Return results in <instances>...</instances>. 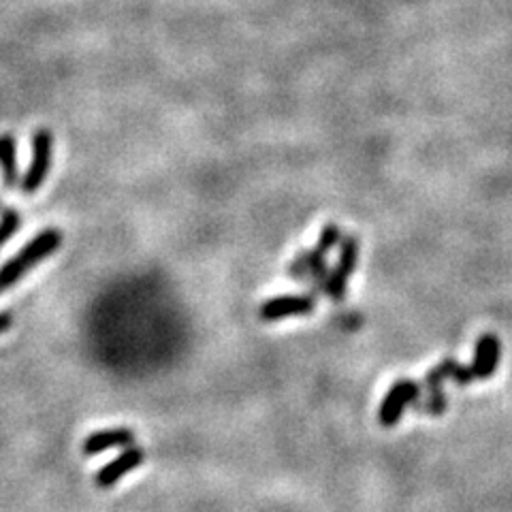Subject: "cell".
<instances>
[{
  "instance_id": "obj_1",
  "label": "cell",
  "mask_w": 512,
  "mask_h": 512,
  "mask_svg": "<svg viewBox=\"0 0 512 512\" xmlns=\"http://www.w3.org/2000/svg\"><path fill=\"white\" fill-rule=\"evenodd\" d=\"M62 244V233L56 229H45L0 267V293L7 291L18 280H22L32 267H37L47 256H52Z\"/></svg>"
},
{
  "instance_id": "obj_3",
  "label": "cell",
  "mask_w": 512,
  "mask_h": 512,
  "mask_svg": "<svg viewBox=\"0 0 512 512\" xmlns=\"http://www.w3.org/2000/svg\"><path fill=\"white\" fill-rule=\"evenodd\" d=\"M359 239L348 235L342 239V248H340V259L335 263V267L327 274V280L323 284V293L333 299V301H342L346 297V288L348 280L352 278L359 263Z\"/></svg>"
},
{
  "instance_id": "obj_6",
  "label": "cell",
  "mask_w": 512,
  "mask_h": 512,
  "mask_svg": "<svg viewBox=\"0 0 512 512\" xmlns=\"http://www.w3.org/2000/svg\"><path fill=\"white\" fill-rule=\"evenodd\" d=\"M316 301L310 295H282L265 301L261 306V318L267 323L291 316H308L314 312Z\"/></svg>"
},
{
  "instance_id": "obj_13",
  "label": "cell",
  "mask_w": 512,
  "mask_h": 512,
  "mask_svg": "<svg viewBox=\"0 0 512 512\" xmlns=\"http://www.w3.org/2000/svg\"><path fill=\"white\" fill-rule=\"evenodd\" d=\"M20 220L18 212H5L3 220H0V246H5L11 235L20 229Z\"/></svg>"
},
{
  "instance_id": "obj_4",
  "label": "cell",
  "mask_w": 512,
  "mask_h": 512,
  "mask_svg": "<svg viewBox=\"0 0 512 512\" xmlns=\"http://www.w3.org/2000/svg\"><path fill=\"white\" fill-rule=\"evenodd\" d=\"M421 397V384L410 378L397 380L389 393L384 395L380 410H378V421L382 427H393L402 419V414L410 404H416V399Z\"/></svg>"
},
{
  "instance_id": "obj_5",
  "label": "cell",
  "mask_w": 512,
  "mask_h": 512,
  "mask_svg": "<svg viewBox=\"0 0 512 512\" xmlns=\"http://www.w3.org/2000/svg\"><path fill=\"white\" fill-rule=\"evenodd\" d=\"M502 359V344L500 338L493 333L480 335L474 346V359L470 365V372L474 380H489L500 367Z\"/></svg>"
},
{
  "instance_id": "obj_2",
  "label": "cell",
  "mask_w": 512,
  "mask_h": 512,
  "mask_svg": "<svg viewBox=\"0 0 512 512\" xmlns=\"http://www.w3.org/2000/svg\"><path fill=\"white\" fill-rule=\"evenodd\" d=\"M54 163V137L47 128H39L32 135V158L28 171L22 178V190L26 195H35V192L43 186L47 173H50Z\"/></svg>"
},
{
  "instance_id": "obj_15",
  "label": "cell",
  "mask_w": 512,
  "mask_h": 512,
  "mask_svg": "<svg viewBox=\"0 0 512 512\" xmlns=\"http://www.w3.org/2000/svg\"><path fill=\"white\" fill-rule=\"evenodd\" d=\"M11 327V314H0V333H5Z\"/></svg>"
},
{
  "instance_id": "obj_10",
  "label": "cell",
  "mask_w": 512,
  "mask_h": 512,
  "mask_svg": "<svg viewBox=\"0 0 512 512\" xmlns=\"http://www.w3.org/2000/svg\"><path fill=\"white\" fill-rule=\"evenodd\" d=\"M457 367H459V363L453 357H446L438 365L431 367V370L425 376V382H423L427 393L444 391V382L453 380V374L457 372Z\"/></svg>"
},
{
  "instance_id": "obj_11",
  "label": "cell",
  "mask_w": 512,
  "mask_h": 512,
  "mask_svg": "<svg viewBox=\"0 0 512 512\" xmlns=\"http://www.w3.org/2000/svg\"><path fill=\"white\" fill-rule=\"evenodd\" d=\"M446 393L440 391V393H427L425 402L416 404V410H419L421 414H427V416H442L446 412Z\"/></svg>"
},
{
  "instance_id": "obj_8",
  "label": "cell",
  "mask_w": 512,
  "mask_h": 512,
  "mask_svg": "<svg viewBox=\"0 0 512 512\" xmlns=\"http://www.w3.org/2000/svg\"><path fill=\"white\" fill-rule=\"evenodd\" d=\"M135 444V434L126 427H116V429H101L94 431L86 440H84V455H99L105 451H111V448H128Z\"/></svg>"
},
{
  "instance_id": "obj_9",
  "label": "cell",
  "mask_w": 512,
  "mask_h": 512,
  "mask_svg": "<svg viewBox=\"0 0 512 512\" xmlns=\"http://www.w3.org/2000/svg\"><path fill=\"white\" fill-rule=\"evenodd\" d=\"M0 171H3L5 186L15 188L20 182L18 171V148H15L13 135H0Z\"/></svg>"
},
{
  "instance_id": "obj_7",
  "label": "cell",
  "mask_w": 512,
  "mask_h": 512,
  "mask_svg": "<svg viewBox=\"0 0 512 512\" xmlns=\"http://www.w3.org/2000/svg\"><path fill=\"white\" fill-rule=\"evenodd\" d=\"M143 459H146V455H143L141 448L128 446L124 453H120L114 461H109L107 466H103L99 472H96V476H94L96 487H101V489L114 487L126 474L137 470L143 463Z\"/></svg>"
},
{
  "instance_id": "obj_14",
  "label": "cell",
  "mask_w": 512,
  "mask_h": 512,
  "mask_svg": "<svg viewBox=\"0 0 512 512\" xmlns=\"http://www.w3.org/2000/svg\"><path fill=\"white\" fill-rule=\"evenodd\" d=\"M453 382L459 384V387H468L470 382H474V376L470 372V365H459L457 372L453 374Z\"/></svg>"
},
{
  "instance_id": "obj_12",
  "label": "cell",
  "mask_w": 512,
  "mask_h": 512,
  "mask_svg": "<svg viewBox=\"0 0 512 512\" xmlns=\"http://www.w3.org/2000/svg\"><path fill=\"white\" fill-rule=\"evenodd\" d=\"M342 242V231L338 224H327V227H323V231H320V237H318V244L314 250H318L320 254H329L335 244Z\"/></svg>"
}]
</instances>
